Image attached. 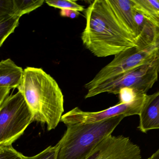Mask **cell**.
Returning a JSON list of instances; mask_svg holds the SVG:
<instances>
[{
  "mask_svg": "<svg viewBox=\"0 0 159 159\" xmlns=\"http://www.w3.org/2000/svg\"><path fill=\"white\" fill-rule=\"evenodd\" d=\"M84 14L86 26L81 38L84 46L95 56H115L137 47L135 38L118 18L109 0L92 2Z\"/></svg>",
  "mask_w": 159,
  "mask_h": 159,
  "instance_id": "cell-1",
  "label": "cell"
},
{
  "mask_svg": "<svg viewBox=\"0 0 159 159\" xmlns=\"http://www.w3.org/2000/svg\"><path fill=\"white\" fill-rule=\"evenodd\" d=\"M33 115V121L46 124L48 131L55 129L64 112L63 93L55 80L41 68L27 67L17 88Z\"/></svg>",
  "mask_w": 159,
  "mask_h": 159,
  "instance_id": "cell-2",
  "label": "cell"
},
{
  "mask_svg": "<svg viewBox=\"0 0 159 159\" xmlns=\"http://www.w3.org/2000/svg\"><path fill=\"white\" fill-rule=\"evenodd\" d=\"M125 117L121 115L93 123L67 125L66 131L57 144V159H87Z\"/></svg>",
  "mask_w": 159,
  "mask_h": 159,
  "instance_id": "cell-3",
  "label": "cell"
},
{
  "mask_svg": "<svg viewBox=\"0 0 159 159\" xmlns=\"http://www.w3.org/2000/svg\"><path fill=\"white\" fill-rule=\"evenodd\" d=\"M33 122V115L21 92L0 103V146L12 145Z\"/></svg>",
  "mask_w": 159,
  "mask_h": 159,
  "instance_id": "cell-4",
  "label": "cell"
},
{
  "mask_svg": "<svg viewBox=\"0 0 159 159\" xmlns=\"http://www.w3.org/2000/svg\"><path fill=\"white\" fill-rule=\"evenodd\" d=\"M159 63L145 65L131 70L94 86L85 87V98L103 93L119 94L121 89L132 88L139 94H147L158 79Z\"/></svg>",
  "mask_w": 159,
  "mask_h": 159,
  "instance_id": "cell-5",
  "label": "cell"
},
{
  "mask_svg": "<svg viewBox=\"0 0 159 159\" xmlns=\"http://www.w3.org/2000/svg\"><path fill=\"white\" fill-rule=\"evenodd\" d=\"M157 63H159V40L148 47H133L116 55L84 87L97 85L138 67Z\"/></svg>",
  "mask_w": 159,
  "mask_h": 159,
  "instance_id": "cell-6",
  "label": "cell"
},
{
  "mask_svg": "<svg viewBox=\"0 0 159 159\" xmlns=\"http://www.w3.org/2000/svg\"><path fill=\"white\" fill-rule=\"evenodd\" d=\"M148 95L141 97L132 103H119L107 109L97 111H83L79 108H74L62 116L61 122L66 125L78 124H90L104 120L115 116L139 115Z\"/></svg>",
  "mask_w": 159,
  "mask_h": 159,
  "instance_id": "cell-7",
  "label": "cell"
},
{
  "mask_svg": "<svg viewBox=\"0 0 159 159\" xmlns=\"http://www.w3.org/2000/svg\"><path fill=\"white\" fill-rule=\"evenodd\" d=\"M87 159H142L141 150L128 137L110 135L101 142Z\"/></svg>",
  "mask_w": 159,
  "mask_h": 159,
  "instance_id": "cell-8",
  "label": "cell"
},
{
  "mask_svg": "<svg viewBox=\"0 0 159 159\" xmlns=\"http://www.w3.org/2000/svg\"><path fill=\"white\" fill-rule=\"evenodd\" d=\"M24 70L10 59L0 62V103L9 96L11 89L18 88L22 84Z\"/></svg>",
  "mask_w": 159,
  "mask_h": 159,
  "instance_id": "cell-9",
  "label": "cell"
},
{
  "mask_svg": "<svg viewBox=\"0 0 159 159\" xmlns=\"http://www.w3.org/2000/svg\"><path fill=\"white\" fill-rule=\"evenodd\" d=\"M139 117L138 128L143 133L159 129V91L148 95Z\"/></svg>",
  "mask_w": 159,
  "mask_h": 159,
  "instance_id": "cell-10",
  "label": "cell"
},
{
  "mask_svg": "<svg viewBox=\"0 0 159 159\" xmlns=\"http://www.w3.org/2000/svg\"><path fill=\"white\" fill-rule=\"evenodd\" d=\"M134 16L137 28V46L139 48L154 44L159 40V26L139 12L134 8Z\"/></svg>",
  "mask_w": 159,
  "mask_h": 159,
  "instance_id": "cell-11",
  "label": "cell"
},
{
  "mask_svg": "<svg viewBox=\"0 0 159 159\" xmlns=\"http://www.w3.org/2000/svg\"><path fill=\"white\" fill-rule=\"evenodd\" d=\"M109 2L118 18L136 40L138 33L134 16L133 0H109Z\"/></svg>",
  "mask_w": 159,
  "mask_h": 159,
  "instance_id": "cell-12",
  "label": "cell"
},
{
  "mask_svg": "<svg viewBox=\"0 0 159 159\" xmlns=\"http://www.w3.org/2000/svg\"><path fill=\"white\" fill-rule=\"evenodd\" d=\"M134 9L159 26V0H133Z\"/></svg>",
  "mask_w": 159,
  "mask_h": 159,
  "instance_id": "cell-13",
  "label": "cell"
},
{
  "mask_svg": "<svg viewBox=\"0 0 159 159\" xmlns=\"http://www.w3.org/2000/svg\"><path fill=\"white\" fill-rule=\"evenodd\" d=\"M20 16L13 15L0 16V46H2L6 39L14 32L19 24Z\"/></svg>",
  "mask_w": 159,
  "mask_h": 159,
  "instance_id": "cell-14",
  "label": "cell"
},
{
  "mask_svg": "<svg viewBox=\"0 0 159 159\" xmlns=\"http://www.w3.org/2000/svg\"><path fill=\"white\" fill-rule=\"evenodd\" d=\"M44 2V0H12L11 15L21 17L39 8Z\"/></svg>",
  "mask_w": 159,
  "mask_h": 159,
  "instance_id": "cell-15",
  "label": "cell"
},
{
  "mask_svg": "<svg viewBox=\"0 0 159 159\" xmlns=\"http://www.w3.org/2000/svg\"><path fill=\"white\" fill-rule=\"evenodd\" d=\"M49 6L60 10H70L78 11H85L84 6L80 5L76 1L71 0H51L45 1Z\"/></svg>",
  "mask_w": 159,
  "mask_h": 159,
  "instance_id": "cell-16",
  "label": "cell"
},
{
  "mask_svg": "<svg viewBox=\"0 0 159 159\" xmlns=\"http://www.w3.org/2000/svg\"><path fill=\"white\" fill-rule=\"evenodd\" d=\"M119 95L120 97L119 103L126 104L132 103L146 94H139L137 91L132 88H124L120 90Z\"/></svg>",
  "mask_w": 159,
  "mask_h": 159,
  "instance_id": "cell-17",
  "label": "cell"
},
{
  "mask_svg": "<svg viewBox=\"0 0 159 159\" xmlns=\"http://www.w3.org/2000/svg\"><path fill=\"white\" fill-rule=\"evenodd\" d=\"M26 156L17 151L12 145L0 146V159H25Z\"/></svg>",
  "mask_w": 159,
  "mask_h": 159,
  "instance_id": "cell-18",
  "label": "cell"
},
{
  "mask_svg": "<svg viewBox=\"0 0 159 159\" xmlns=\"http://www.w3.org/2000/svg\"><path fill=\"white\" fill-rule=\"evenodd\" d=\"M58 147L57 144L54 146H49L37 155L27 157L25 159H57Z\"/></svg>",
  "mask_w": 159,
  "mask_h": 159,
  "instance_id": "cell-19",
  "label": "cell"
},
{
  "mask_svg": "<svg viewBox=\"0 0 159 159\" xmlns=\"http://www.w3.org/2000/svg\"><path fill=\"white\" fill-rule=\"evenodd\" d=\"M60 14L63 17H69L71 19H74L78 17L80 13L78 11L73 10H62L60 11Z\"/></svg>",
  "mask_w": 159,
  "mask_h": 159,
  "instance_id": "cell-20",
  "label": "cell"
},
{
  "mask_svg": "<svg viewBox=\"0 0 159 159\" xmlns=\"http://www.w3.org/2000/svg\"><path fill=\"white\" fill-rule=\"evenodd\" d=\"M149 159H159V149L150 157Z\"/></svg>",
  "mask_w": 159,
  "mask_h": 159,
  "instance_id": "cell-21",
  "label": "cell"
},
{
  "mask_svg": "<svg viewBox=\"0 0 159 159\" xmlns=\"http://www.w3.org/2000/svg\"><path fill=\"white\" fill-rule=\"evenodd\" d=\"M149 159V158H148V159Z\"/></svg>",
  "mask_w": 159,
  "mask_h": 159,
  "instance_id": "cell-22",
  "label": "cell"
}]
</instances>
